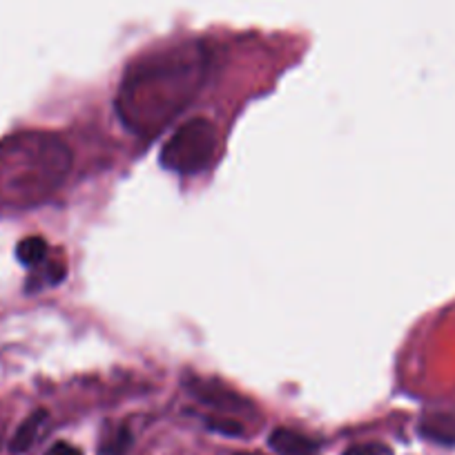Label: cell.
I'll use <instances>...</instances> for the list:
<instances>
[{
	"instance_id": "1",
	"label": "cell",
	"mask_w": 455,
	"mask_h": 455,
	"mask_svg": "<svg viewBox=\"0 0 455 455\" xmlns=\"http://www.w3.org/2000/svg\"><path fill=\"white\" fill-rule=\"evenodd\" d=\"M208 69V50L199 41L148 52L121 78L114 99L116 116L134 137H156L196 99Z\"/></svg>"
},
{
	"instance_id": "2",
	"label": "cell",
	"mask_w": 455,
	"mask_h": 455,
	"mask_svg": "<svg viewBox=\"0 0 455 455\" xmlns=\"http://www.w3.org/2000/svg\"><path fill=\"white\" fill-rule=\"evenodd\" d=\"M72 170L68 143L47 132H23L0 141V204L28 208L50 199Z\"/></svg>"
},
{
	"instance_id": "3",
	"label": "cell",
	"mask_w": 455,
	"mask_h": 455,
	"mask_svg": "<svg viewBox=\"0 0 455 455\" xmlns=\"http://www.w3.org/2000/svg\"><path fill=\"white\" fill-rule=\"evenodd\" d=\"M219 132L212 121L196 116L179 125L161 148L159 161L165 170L181 177H195L217 159Z\"/></svg>"
},
{
	"instance_id": "4",
	"label": "cell",
	"mask_w": 455,
	"mask_h": 455,
	"mask_svg": "<svg viewBox=\"0 0 455 455\" xmlns=\"http://www.w3.org/2000/svg\"><path fill=\"white\" fill-rule=\"evenodd\" d=\"M188 393H190L195 400H199L201 404L210 406L214 411H221V413H248L252 411L251 402L243 400L239 393H235L233 388H226L217 382H208V379L190 378L186 382Z\"/></svg>"
},
{
	"instance_id": "5",
	"label": "cell",
	"mask_w": 455,
	"mask_h": 455,
	"mask_svg": "<svg viewBox=\"0 0 455 455\" xmlns=\"http://www.w3.org/2000/svg\"><path fill=\"white\" fill-rule=\"evenodd\" d=\"M268 444L279 455H315L317 451V444L310 437L291 428H275L268 437Z\"/></svg>"
},
{
	"instance_id": "6",
	"label": "cell",
	"mask_w": 455,
	"mask_h": 455,
	"mask_svg": "<svg viewBox=\"0 0 455 455\" xmlns=\"http://www.w3.org/2000/svg\"><path fill=\"white\" fill-rule=\"evenodd\" d=\"M45 424H47V411L45 409L34 411V413L29 415V418L25 419L19 428H16L14 437H12V442H10L12 453H16V455L28 453V451L38 442V437H41Z\"/></svg>"
},
{
	"instance_id": "7",
	"label": "cell",
	"mask_w": 455,
	"mask_h": 455,
	"mask_svg": "<svg viewBox=\"0 0 455 455\" xmlns=\"http://www.w3.org/2000/svg\"><path fill=\"white\" fill-rule=\"evenodd\" d=\"M16 257L28 268H36L47 259V242L43 237H28L16 246Z\"/></svg>"
},
{
	"instance_id": "8",
	"label": "cell",
	"mask_w": 455,
	"mask_h": 455,
	"mask_svg": "<svg viewBox=\"0 0 455 455\" xmlns=\"http://www.w3.org/2000/svg\"><path fill=\"white\" fill-rule=\"evenodd\" d=\"M422 435L431 437L435 442H444V444H453L455 442V422L446 418H433L422 424Z\"/></svg>"
},
{
	"instance_id": "9",
	"label": "cell",
	"mask_w": 455,
	"mask_h": 455,
	"mask_svg": "<svg viewBox=\"0 0 455 455\" xmlns=\"http://www.w3.org/2000/svg\"><path fill=\"white\" fill-rule=\"evenodd\" d=\"M205 427L212 433H219V435L228 437H239L243 435V424L237 422V419L228 418V415H217V418L205 419Z\"/></svg>"
},
{
	"instance_id": "10",
	"label": "cell",
	"mask_w": 455,
	"mask_h": 455,
	"mask_svg": "<svg viewBox=\"0 0 455 455\" xmlns=\"http://www.w3.org/2000/svg\"><path fill=\"white\" fill-rule=\"evenodd\" d=\"M130 442H132V435H130L128 428H119V431L114 433V435L105 442L100 453L103 455H124L125 449L130 446Z\"/></svg>"
},
{
	"instance_id": "11",
	"label": "cell",
	"mask_w": 455,
	"mask_h": 455,
	"mask_svg": "<svg viewBox=\"0 0 455 455\" xmlns=\"http://www.w3.org/2000/svg\"><path fill=\"white\" fill-rule=\"evenodd\" d=\"M344 455H393V453L388 446L378 444V442H369V444L348 446V449L344 451Z\"/></svg>"
},
{
	"instance_id": "12",
	"label": "cell",
	"mask_w": 455,
	"mask_h": 455,
	"mask_svg": "<svg viewBox=\"0 0 455 455\" xmlns=\"http://www.w3.org/2000/svg\"><path fill=\"white\" fill-rule=\"evenodd\" d=\"M45 455H83V453L74 444H68V442H56V444L50 446V451H47Z\"/></svg>"
},
{
	"instance_id": "13",
	"label": "cell",
	"mask_w": 455,
	"mask_h": 455,
	"mask_svg": "<svg viewBox=\"0 0 455 455\" xmlns=\"http://www.w3.org/2000/svg\"><path fill=\"white\" fill-rule=\"evenodd\" d=\"M233 455H264V453H252V451H239V453H233Z\"/></svg>"
}]
</instances>
